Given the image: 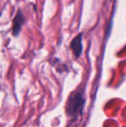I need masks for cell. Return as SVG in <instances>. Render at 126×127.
Instances as JSON below:
<instances>
[{
	"label": "cell",
	"instance_id": "cell-1",
	"mask_svg": "<svg viewBox=\"0 0 126 127\" xmlns=\"http://www.w3.org/2000/svg\"><path fill=\"white\" fill-rule=\"evenodd\" d=\"M85 105L84 92L79 89L74 91L70 94L67 102L66 112L67 115L72 119H76L83 112Z\"/></svg>",
	"mask_w": 126,
	"mask_h": 127
},
{
	"label": "cell",
	"instance_id": "cell-3",
	"mask_svg": "<svg viewBox=\"0 0 126 127\" xmlns=\"http://www.w3.org/2000/svg\"><path fill=\"white\" fill-rule=\"evenodd\" d=\"M83 33H79L73 38V40L70 42V49L73 51L74 56L76 58H79L81 55L83 51Z\"/></svg>",
	"mask_w": 126,
	"mask_h": 127
},
{
	"label": "cell",
	"instance_id": "cell-2",
	"mask_svg": "<svg viewBox=\"0 0 126 127\" xmlns=\"http://www.w3.org/2000/svg\"><path fill=\"white\" fill-rule=\"evenodd\" d=\"M24 23H25V16L23 10L21 9H18L12 23V35L14 37H17L20 35Z\"/></svg>",
	"mask_w": 126,
	"mask_h": 127
}]
</instances>
